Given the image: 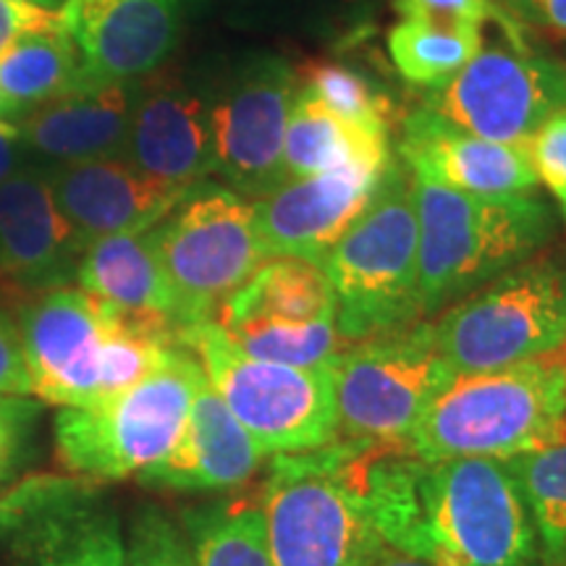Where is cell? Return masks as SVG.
Here are the masks:
<instances>
[{
	"mask_svg": "<svg viewBox=\"0 0 566 566\" xmlns=\"http://www.w3.org/2000/svg\"><path fill=\"white\" fill-rule=\"evenodd\" d=\"M155 242L179 300L181 331L216 321L218 307L271 260L252 202L210 181L189 189L155 226Z\"/></svg>",
	"mask_w": 566,
	"mask_h": 566,
	"instance_id": "cell-12",
	"label": "cell"
},
{
	"mask_svg": "<svg viewBox=\"0 0 566 566\" xmlns=\"http://www.w3.org/2000/svg\"><path fill=\"white\" fill-rule=\"evenodd\" d=\"M179 342L195 354L212 391L265 457L304 454L338 441L328 370L252 357L216 321L179 331Z\"/></svg>",
	"mask_w": 566,
	"mask_h": 566,
	"instance_id": "cell-9",
	"label": "cell"
},
{
	"mask_svg": "<svg viewBox=\"0 0 566 566\" xmlns=\"http://www.w3.org/2000/svg\"><path fill=\"white\" fill-rule=\"evenodd\" d=\"M420 226L422 317L478 292L554 237L556 212L535 195L480 197L412 174Z\"/></svg>",
	"mask_w": 566,
	"mask_h": 566,
	"instance_id": "cell-4",
	"label": "cell"
},
{
	"mask_svg": "<svg viewBox=\"0 0 566 566\" xmlns=\"http://www.w3.org/2000/svg\"><path fill=\"white\" fill-rule=\"evenodd\" d=\"M554 566H566V554H564V556H562V558H558V562H556V564H554Z\"/></svg>",
	"mask_w": 566,
	"mask_h": 566,
	"instance_id": "cell-45",
	"label": "cell"
},
{
	"mask_svg": "<svg viewBox=\"0 0 566 566\" xmlns=\"http://www.w3.org/2000/svg\"><path fill=\"white\" fill-rule=\"evenodd\" d=\"M45 405L34 396L0 394V491L30 464Z\"/></svg>",
	"mask_w": 566,
	"mask_h": 566,
	"instance_id": "cell-34",
	"label": "cell"
},
{
	"mask_svg": "<svg viewBox=\"0 0 566 566\" xmlns=\"http://www.w3.org/2000/svg\"><path fill=\"white\" fill-rule=\"evenodd\" d=\"M300 84L323 108L357 129L386 134L391 129L394 103L378 82L342 61H313L296 69Z\"/></svg>",
	"mask_w": 566,
	"mask_h": 566,
	"instance_id": "cell-30",
	"label": "cell"
},
{
	"mask_svg": "<svg viewBox=\"0 0 566 566\" xmlns=\"http://www.w3.org/2000/svg\"><path fill=\"white\" fill-rule=\"evenodd\" d=\"M76 286L116 304L124 313L181 331L179 300L163 268L155 226L137 233L95 239L84 247Z\"/></svg>",
	"mask_w": 566,
	"mask_h": 566,
	"instance_id": "cell-23",
	"label": "cell"
},
{
	"mask_svg": "<svg viewBox=\"0 0 566 566\" xmlns=\"http://www.w3.org/2000/svg\"><path fill=\"white\" fill-rule=\"evenodd\" d=\"M0 118H11V122H19L17 108H13V105H11L9 101H6L3 92H0Z\"/></svg>",
	"mask_w": 566,
	"mask_h": 566,
	"instance_id": "cell-43",
	"label": "cell"
},
{
	"mask_svg": "<svg viewBox=\"0 0 566 566\" xmlns=\"http://www.w3.org/2000/svg\"><path fill=\"white\" fill-rule=\"evenodd\" d=\"M265 459V451L202 378L174 449L147 467L139 483L176 493L231 491L252 480Z\"/></svg>",
	"mask_w": 566,
	"mask_h": 566,
	"instance_id": "cell-21",
	"label": "cell"
},
{
	"mask_svg": "<svg viewBox=\"0 0 566 566\" xmlns=\"http://www.w3.org/2000/svg\"><path fill=\"white\" fill-rule=\"evenodd\" d=\"M27 166H38V163H32V155L27 150L24 137H21L19 122L0 118V184L24 171Z\"/></svg>",
	"mask_w": 566,
	"mask_h": 566,
	"instance_id": "cell-39",
	"label": "cell"
},
{
	"mask_svg": "<svg viewBox=\"0 0 566 566\" xmlns=\"http://www.w3.org/2000/svg\"><path fill=\"white\" fill-rule=\"evenodd\" d=\"M76 90L80 55L63 27L24 34L0 55V92L17 108L19 118Z\"/></svg>",
	"mask_w": 566,
	"mask_h": 566,
	"instance_id": "cell-26",
	"label": "cell"
},
{
	"mask_svg": "<svg viewBox=\"0 0 566 566\" xmlns=\"http://www.w3.org/2000/svg\"><path fill=\"white\" fill-rule=\"evenodd\" d=\"M223 331L239 349L252 357L292 367H310V370H328L336 354L349 344L338 334L336 321H247Z\"/></svg>",
	"mask_w": 566,
	"mask_h": 566,
	"instance_id": "cell-31",
	"label": "cell"
},
{
	"mask_svg": "<svg viewBox=\"0 0 566 566\" xmlns=\"http://www.w3.org/2000/svg\"><path fill=\"white\" fill-rule=\"evenodd\" d=\"M504 17L520 21V24H533V0H491Z\"/></svg>",
	"mask_w": 566,
	"mask_h": 566,
	"instance_id": "cell-42",
	"label": "cell"
},
{
	"mask_svg": "<svg viewBox=\"0 0 566 566\" xmlns=\"http://www.w3.org/2000/svg\"><path fill=\"white\" fill-rule=\"evenodd\" d=\"M126 535L101 483L30 475L0 491V566H124Z\"/></svg>",
	"mask_w": 566,
	"mask_h": 566,
	"instance_id": "cell-13",
	"label": "cell"
},
{
	"mask_svg": "<svg viewBox=\"0 0 566 566\" xmlns=\"http://www.w3.org/2000/svg\"><path fill=\"white\" fill-rule=\"evenodd\" d=\"M82 252L45 166H27L0 184V281L32 296L74 286Z\"/></svg>",
	"mask_w": 566,
	"mask_h": 566,
	"instance_id": "cell-16",
	"label": "cell"
},
{
	"mask_svg": "<svg viewBox=\"0 0 566 566\" xmlns=\"http://www.w3.org/2000/svg\"><path fill=\"white\" fill-rule=\"evenodd\" d=\"M388 153L386 134L357 129L346 124L310 95L300 84L283 139V171L286 179L338 171V168H370L386 171Z\"/></svg>",
	"mask_w": 566,
	"mask_h": 566,
	"instance_id": "cell-24",
	"label": "cell"
},
{
	"mask_svg": "<svg viewBox=\"0 0 566 566\" xmlns=\"http://www.w3.org/2000/svg\"><path fill=\"white\" fill-rule=\"evenodd\" d=\"M142 87L145 80L76 90L21 116V137L32 160L53 168L122 158Z\"/></svg>",
	"mask_w": 566,
	"mask_h": 566,
	"instance_id": "cell-22",
	"label": "cell"
},
{
	"mask_svg": "<svg viewBox=\"0 0 566 566\" xmlns=\"http://www.w3.org/2000/svg\"><path fill=\"white\" fill-rule=\"evenodd\" d=\"M399 155L415 176L467 195H530L537 184L527 147L475 137L428 108L405 118Z\"/></svg>",
	"mask_w": 566,
	"mask_h": 566,
	"instance_id": "cell-19",
	"label": "cell"
},
{
	"mask_svg": "<svg viewBox=\"0 0 566 566\" xmlns=\"http://www.w3.org/2000/svg\"><path fill=\"white\" fill-rule=\"evenodd\" d=\"M55 202L71 229L90 242L158 226L189 189L168 187L139 174L124 158H97L48 168Z\"/></svg>",
	"mask_w": 566,
	"mask_h": 566,
	"instance_id": "cell-20",
	"label": "cell"
},
{
	"mask_svg": "<svg viewBox=\"0 0 566 566\" xmlns=\"http://www.w3.org/2000/svg\"><path fill=\"white\" fill-rule=\"evenodd\" d=\"M197 0H63L59 19L80 55V90L142 82L166 66Z\"/></svg>",
	"mask_w": 566,
	"mask_h": 566,
	"instance_id": "cell-15",
	"label": "cell"
},
{
	"mask_svg": "<svg viewBox=\"0 0 566 566\" xmlns=\"http://www.w3.org/2000/svg\"><path fill=\"white\" fill-rule=\"evenodd\" d=\"M124 566H195L187 537L160 509H142L126 535Z\"/></svg>",
	"mask_w": 566,
	"mask_h": 566,
	"instance_id": "cell-33",
	"label": "cell"
},
{
	"mask_svg": "<svg viewBox=\"0 0 566 566\" xmlns=\"http://www.w3.org/2000/svg\"><path fill=\"white\" fill-rule=\"evenodd\" d=\"M533 24L566 34V0H533Z\"/></svg>",
	"mask_w": 566,
	"mask_h": 566,
	"instance_id": "cell-40",
	"label": "cell"
},
{
	"mask_svg": "<svg viewBox=\"0 0 566 566\" xmlns=\"http://www.w3.org/2000/svg\"><path fill=\"white\" fill-rule=\"evenodd\" d=\"M525 147L537 181L546 184L566 221V108L546 118Z\"/></svg>",
	"mask_w": 566,
	"mask_h": 566,
	"instance_id": "cell-36",
	"label": "cell"
},
{
	"mask_svg": "<svg viewBox=\"0 0 566 566\" xmlns=\"http://www.w3.org/2000/svg\"><path fill=\"white\" fill-rule=\"evenodd\" d=\"M202 378L195 354L179 344L124 391L59 409L53 443L61 467L92 483L139 478L174 449Z\"/></svg>",
	"mask_w": 566,
	"mask_h": 566,
	"instance_id": "cell-7",
	"label": "cell"
},
{
	"mask_svg": "<svg viewBox=\"0 0 566 566\" xmlns=\"http://www.w3.org/2000/svg\"><path fill=\"white\" fill-rule=\"evenodd\" d=\"M179 527L195 566H273L260 504L223 501L184 509Z\"/></svg>",
	"mask_w": 566,
	"mask_h": 566,
	"instance_id": "cell-27",
	"label": "cell"
},
{
	"mask_svg": "<svg viewBox=\"0 0 566 566\" xmlns=\"http://www.w3.org/2000/svg\"><path fill=\"white\" fill-rule=\"evenodd\" d=\"M430 323L454 375L546 357L566 346V265L525 260Z\"/></svg>",
	"mask_w": 566,
	"mask_h": 566,
	"instance_id": "cell-10",
	"label": "cell"
},
{
	"mask_svg": "<svg viewBox=\"0 0 566 566\" xmlns=\"http://www.w3.org/2000/svg\"><path fill=\"white\" fill-rule=\"evenodd\" d=\"M122 158L139 174L192 189L212 174V137L202 80H145Z\"/></svg>",
	"mask_w": 566,
	"mask_h": 566,
	"instance_id": "cell-18",
	"label": "cell"
},
{
	"mask_svg": "<svg viewBox=\"0 0 566 566\" xmlns=\"http://www.w3.org/2000/svg\"><path fill=\"white\" fill-rule=\"evenodd\" d=\"M247 321H336L334 286L321 265L296 258H271L216 313L221 328Z\"/></svg>",
	"mask_w": 566,
	"mask_h": 566,
	"instance_id": "cell-25",
	"label": "cell"
},
{
	"mask_svg": "<svg viewBox=\"0 0 566 566\" xmlns=\"http://www.w3.org/2000/svg\"><path fill=\"white\" fill-rule=\"evenodd\" d=\"M21 3L38 6V9H45V11H59L63 6V0H21Z\"/></svg>",
	"mask_w": 566,
	"mask_h": 566,
	"instance_id": "cell-44",
	"label": "cell"
},
{
	"mask_svg": "<svg viewBox=\"0 0 566 566\" xmlns=\"http://www.w3.org/2000/svg\"><path fill=\"white\" fill-rule=\"evenodd\" d=\"M367 566H433V564L420 562V558L401 554V551H396V548L386 546V543H384V548H380L378 554L373 556V562Z\"/></svg>",
	"mask_w": 566,
	"mask_h": 566,
	"instance_id": "cell-41",
	"label": "cell"
},
{
	"mask_svg": "<svg viewBox=\"0 0 566 566\" xmlns=\"http://www.w3.org/2000/svg\"><path fill=\"white\" fill-rule=\"evenodd\" d=\"M338 441L367 451H407L417 422L454 378L438 352L433 323L415 321L349 342L328 365Z\"/></svg>",
	"mask_w": 566,
	"mask_h": 566,
	"instance_id": "cell-8",
	"label": "cell"
},
{
	"mask_svg": "<svg viewBox=\"0 0 566 566\" xmlns=\"http://www.w3.org/2000/svg\"><path fill=\"white\" fill-rule=\"evenodd\" d=\"M17 325L32 396L59 409L124 391L181 344L174 325L124 313L80 286L34 294Z\"/></svg>",
	"mask_w": 566,
	"mask_h": 566,
	"instance_id": "cell-2",
	"label": "cell"
},
{
	"mask_svg": "<svg viewBox=\"0 0 566 566\" xmlns=\"http://www.w3.org/2000/svg\"><path fill=\"white\" fill-rule=\"evenodd\" d=\"M61 27L59 11H45L21 0H0V55L30 32Z\"/></svg>",
	"mask_w": 566,
	"mask_h": 566,
	"instance_id": "cell-38",
	"label": "cell"
},
{
	"mask_svg": "<svg viewBox=\"0 0 566 566\" xmlns=\"http://www.w3.org/2000/svg\"><path fill=\"white\" fill-rule=\"evenodd\" d=\"M321 268L334 286L336 328L344 342L422 321L420 226L412 171L405 163L388 160L365 210Z\"/></svg>",
	"mask_w": 566,
	"mask_h": 566,
	"instance_id": "cell-5",
	"label": "cell"
},
{
	"mask_svg": "<svg viewBox=\"0 0 566 566\" xmlns=\"http://www.w3.org/2000/svg\"><path fill=\"white\" fill-rule=\"evenodd\" d=\"M359 485L380 541L433 566H543L533 512L512 464L407 451L359 454Z\"/></svg>",
	"mask_w": 566,
	"mask_h": 566,
	"instance_id": "cell-1",
	"label": "cell"
},
{
	"mask_svg": "<svg viewBox=\"0 0 566 566\" xmlns=\"http://www.w3.org/2000/svg\"><path fill=\"white\" fill-rule=\"evenodd\" d=\"M483 51L480 27L433 24L401 19L388 32V53L396 71L415 87H441Z\"/></svg>",
	"mask_w": 566,
	"mask_h": 566,
	"instance_id": "cell-28",
	"label": "cell"
},
{
	"mask_svg": "<svg viewBox=\"0 0 566 566\" xmlns=\"http://www.w3.org/2000/svg\"><path fill=\"white\" fill-rule=\"evenodd\" d=\"M359 454L336 441L273 457L260 495L273 566H367L384 548L359 485Z\"/></svg>",
	"mask_w": 566,
	"mask_h": 566,
	"instance_id": "cell-6",
	"label": "cell"
},
{
	"mask_svg": "<svg viewBox=\"0 0 566 566\" xmlns=\"http://www.w3.org/2000/svg\"><path fill=\"white\" fill-rule=\"evenodd\" d=\"M378 0H229V21L252 32L349 38L370 21Z\"/></svg>",
	"mask_w": 566,
	"mask_h": 566,
	"instance_id": "cell-29",
	"label": "cell"
},
{
	"mask_svg": "<svg viewBox=\"0 0 566 566\" xmlns=\"http://www.w3.org/2000/svg\"><path fill=\"white\" fill-rule=\"evenodd\" d=\"M200 80L210 116L212 174L250 200L286 184L283 139L300 92L292 63L271 51H247Z\"/></svg>",
	"mask_w": 566,
	"mask_h": 566,
	"instance_id": "cell-11",
	"label": "cell"
},
{
	"mask_svg": "<svg viewBox=\"0 0 566 566\" xmlns=\"http://www.w3.org/2000/svg\"><path fill=\"white\" fill-rule=\"evenodd\" d=\"M566 441V367L562 349L480 373H457L430 401L407 454L509 459Z\"/></svg>",
	"mask_w": 566,
	"mask_h": 566,
	"instance_id": "cell-3",
	"label": "cell"
},
{
	"mask_svg": "<svg viewBox=\"0 0 566 566\" xmlns=\"http://www.w3.org/2000/svg\"><path fill=\"white\" fill-rule=\"evenodd\" d=\"M533 512L543 566L566 554V441L509 459Z\"/></svg>",
	"mask_w": 566,
	"mask_h": 566,
	"instance_id": "cell-32",
	"label": "cell"
},
{
	"mask_svg": "<svg viewBox=\"0 0 566 566\" xmlns=\"http://www.w3.org/2000/svg\"><path fill=\"white\" fill-rule=\"evenodd\" d=\"M562 354H564V367H566V346L562 349Z\"/></svg>",
	"mask_w": 566,
	"mask_h": 566,
	"instance_id": "cell-46",
	"label": "cell"
},
{
	"mask_svg": "<svg viewBox=\"0 0 566 566\" xmlns=\"http://www.w3.org/2000/svg\"><path fill=\"white\" fill-rule=\"evenodd\" d=\"M384 171H338L289 179L271 195L252 200L268 258H296L323 265L325 254L357 221Z\"/></svg>",
	"mask_w": 566,
	"mask_h": 566,
	"instance_id": "cell-17",
	"label": "cell"
},
{
	"mask_svg": "<svg viewBox=\"0 0 566 566\" xmlns=\"http://www.w3.org/2000/svg\"><path fill=\"white\" fill-rule=\"evenodd\" d=\"M0 394L32 396V384L24 365V352H21L17 317L3 307H0Z\"/></svg>",
	"mask_w": 566,
	"mask_h": 566,
	"instance_id": "cell-37",
	"label": "cell"
},
{
	"mask_svg": "<svg viewBox=\"0 0 566 566\" xmlns=\"http://www.w3.org/2000/svg\"><path fill=\"white\" fill-rule=\"evenodd\" d=\"M394 11L401 19L454 27H483L485 21H495L514 48H520V51L530 48L525 42V24L504 17L491 0H394Z\"/></svg>",
	"mask_w": 566,
	"mask_h": 566,
	"instance_id": "cell-35",
	"label": "cell"
},
{
	"mask_svg": "<svg viewBox=\"0 0 566 566\" xmlns=\"http://www.w3.org/2000/svg\"><path fill=\"white\" fill-rule=\"evenodd\" d=\"M424 103L457 129L525 147L546 118L566 108V63L512 42L491 45Z\"/></svg>",
	"mask_w": 566,
	"mask_h": 566,
	"instance_id": "cell-14",
	"label": "cell"
}]
</instances>
